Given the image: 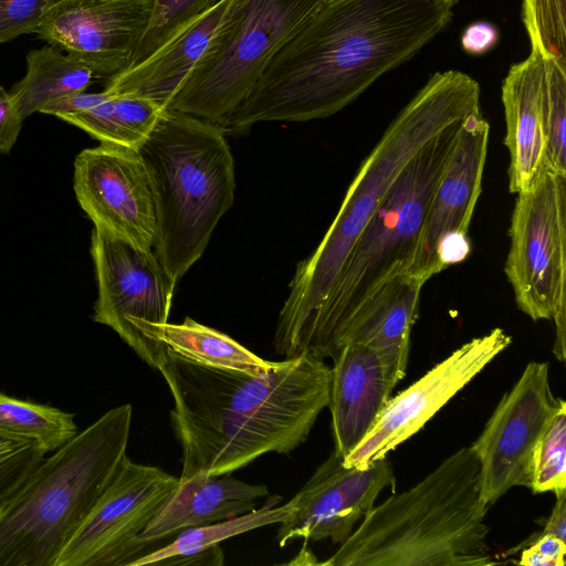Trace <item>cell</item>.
<instances>
[{
  "label": "cell",
  "mask_w": 566,
  "mask_h": 566,
  "mask_svg": "<svg viewBox=\"0 0 566 566\" xmlns=\"http://www.w3.org/2000/svg\"><path fill=\"white\" fill-rule=\"evenodd\" d=\"M563 402L552 392L549 365L528 363L471 446L480 461L481 495L488 506L513 486L530 488L535 447Z\"/></svg>",
  "instance_id": "obj_12"
},
{
  "label": "cell",
  "mask_w": 566,
  "mask_h": 566,
  "mask_svg": "<svg viewBox=\"0 0 566 566\" xmlns=\"http://www.w3.org/2000/svg\"><path fill=\"white\" fill-rule=\"evenodd\" d=\"M490 126L480 109L462 123L455 146L433 191L407 274L426 283L438 274L436 249L450 232L468 233L481 193Z\"/></svg>",
  "instance_id": "obj_17"
},
{
  "label": "cell",
  "mask_w": 566,
  "mask_h": 566,
  "mask_svg": "<svg viewBox=\"0 0 566 566\" xmlns=\"http://www.w3.org/2000/svg\"><path fill=\"white\" fill-rule=\"evenodd\" d=\"M544 62L534 50L512 65L502 84L510 154L509 189L518 193L547 170L546 136L543 118Z\"/></svg>",
  "instance_id": "obj_19"
},
{
  "label": "cell",
  "mask_w": 566,
  "mask_h": 566,
  "mask_svg": "<svg viewBox=\"0 0 566 566\" xmlns=\"http://www.w3.org/2000/svg\"><path fill=\"white\" fill-rule=\"evenodd\" d=\"M499 40L497 29L489 22L470 24L461 36V44L465 52L473 55L490 51Z\"/></svg>",
  "instance_id": "obj_37"
},
{
  "label": "cell",
  "mask_w": 566,
  "mask_h": 566,
  "mask_svg": "<svg viewBox=\"0 0 566 566\" xmlns=\"http://www.w3.org/2000/svg\"><path fill=\"white\" fill-rule=\"evenodd\" d=\"M396 479L387 457L364 468L347 467L333 450L294 495L296 509L280 523L276 539L285 546L294 538L344 543L375 506L378 495Z\"/></svg>",
  "instance_id": "obj_15"
},
{
  "label": "cell",
  "mask_w": 566,
  "mask_h": 566,
  "mask_svg": "<svg viewBox=\"0 0 566 566\" xmlns=\"http://www.w3.org/2000/svg\"><path fill=\"white\" fill-rule=\"evenodd\" d=\"M565 554V541L552 534L543 535L523 548L516 564L523 566H564Z\"/></svg>",
  "instance_id": "obj_33"
},
{
  "label": "cell",
  "mask_w": 566,
  "mask_h": 566,
  "mask_svg": "<svg viewBox=\"0 0 566 566\" xmlns=\"http://www.w3.org/2000/svg\"><path fill=\"white\" fill-rule=\"evenodd\" d=\"M481 465L461 448L410 489L374 506L325 566H488Z\"/></svg>",
  "instance_id": "obj_4"
},
{
  "label": "cell",
  "mask_w": 566,
  "mask_h": 566,
  "mask_svg": "<svg viewBox=\"0 0 566 566\" xmlns=\"http://www.w3.org/2000/svg\"><path fill=\"white\" fill-rule=\"evenodd\" d=\"M154 0H62L34 34L82 61L94 77L125 71L149 22Z\"/></svg>",
  "instance_id": "obj_16"
},
{
  "label": "cell",
  "mask_w": 566,
  "mask_h": 566,
  "mask_svg": "<svg viewBox=\"0 0 566 566\" xmlns=\"http://www.w3.org/2000/svg\"><path fill=\"white\" fill-rule=\"evenodd\" d=\"M137 332L160 343L180 356L210 367L263 375L276 365L245 348L229 335L202 325L190 317L179 324L133 322Z\"/></svg>",
  "instance_id": "obj_23"
},
{
  "label": "cell",
  "mask_w": 566,
  "mask_h": 566,
  "mask_svg": "<svg viewBox=\"0 0 566 566\" xmlns=\"http://www.w3.org/2000/svg\"><path fill=\"white\" fill-rule=\"evenodd\" d=\"M62 0H0V44L34 33L46 12Z\"/></svg>",
  "instance_id": "obj_32"
},
{
  "label": "cell",
  "mask_w": 566,
  "mask_h": 566,
  "mask_svg": "<svg viewBox=\"0 0 566 566\" xmlns=\"http://www.w3.org/2000/svg\"><path fill=\"white\" fill-rule=\"evenodd\" d=\"M137 151L155 202L153 250L177 284L234 202V160L218 124L172 108Z\"/></svg>",
  "instance_id": "obj_7"
},
{
  "label": "cell",
  "mask_w": 566,
  "mask_h": 566,
  "mask_svg": "<svg viewBox=\"0 0 566 566\" xmlns=\"http://www.w3.org/2000/svg\"><path fill=\"white\" fill-rule=\"evenodd\" d=\"M98 287L93 319L115 331L150 367L158 369L166 346L150 340L133 322H168L176 283L153 249L144 250L95 228L91 237Z\"/></svg>",
  "instance_id": "obj_10"
},
{
  "label": "cell",
  "mask_w": 566,
  "mask_h": 566,
  "mask_svg": "<svg viewBox=\"0 0 566 566\" xmlns=\"http://www.w3.org/2000/svg\"><path fill=\"white\" fill-rule=\"evenodd\" d=\"M533 493L566 491V403L551 419L538 440L531 465Z\"/></svg>",
  "instance_id": "obj_30"
},
{
  "label": "cell",
  "mask_w": 566,
  "mask_h": 566,
  "mask_svg": "<svg viewBox=\"0 0 566 566\" xmlns=\"http://www.w3.org/2000/svg\"><path fill=\"white\" fill-rule=\"evenodd\" d=\"M465 117L432 137L401 170L354 243L291 358L307 354L333 359L360 307L384 284L409 271L433 191Z\"/></svg>",
  "instance_id": "obj_6"
},
{
  "label": "cell",
  "mask_w": 566,
  "mask_h": 566,
  "mask_svg": "<svg viewBox=\"0 0 566 566\" xmlns=\"http://www.w3.org/2000/svg\"><path fill=\"white\" fill-rule=\"evenodd\" d=\"M133 407H114L44 458L0 504V566H55L127 455Z\"/></svg>",
  "instance_id": "obj_5"
},
{
  "label": "cell",
  "mask_w": 566,
  "mask_h": 566,
  "mask_svg": "<svg viewBox=\"0 0 566 566\" xmlns=\"http://www.w3.org/2000/svg\"><path fill=\"white\" fill-rule=\"evenodd\" d=\"M234 0H220L142 63L107 78L109 94L148 97L166 108L210 45Z\"/></svg>",
  "instance_id": "obj_21"
},
{
  "label": "cell",
  "mask_w": 566,
  "mask_h": 566,
  "mask_svg": "<svg viewBox=\"0 0 566 566\" xmlns=\"http://www.w3.org/2000/svg\"><path fill=\"white\" fill-rule=\"evenodd\" d=\"M269 494L264 484H250L228 474L203 473L180 481L139 536L153 545L184 530L228 520L255 507Z\"/></svg>",
  "instance_id": "obj_20"
},
{
  "label": "cell",
  "mask_w": 566,
  "mask_h": 566,
  "mask_svg": "<svg viewBox=\"0 0 566 566\" xmlns=\"http://www.w3.org/2000/svg\"><path fill=\"white\" fill-rule=\"evenodd\" d=\"M423 285L422 281L407 273L384 284L350 322L343 347L357 343L371 348L397 382L402 380Z\"/></svg>",
  "instance_id": "obj_22"
},
{
  "label": "cell",
  "mask_w": 566,
  "mask_h": 566,
  "mask_svg": "<svg viewBox=\"0 0 566 566\" xmlns=\"http://www.w3.org/2000/svg\"><path fill=\"white\" fill-rule=\"evenodd\" d=\"M281 500V496L272 495L260 509L212 524L184 530L171 543L146 553L134 560L130 566H168L176 558L219 546L222 541L239 534L282 523L292 516L296 509V500L293 496L287 503L277 505Z\"/></svg>",
  "instance_id": "obj_25"
},
{
  "label": "cell",
  "mask_w": 566,
  "mask_h": 566,
  "mask_svg": "<svg viewBox=\"0 0 566 566\" xmlns=\"http://www.w3.org/2000/svg\"><path fill=\"white\" fill-rule=\"evenodd\" d=\"M441 1L442 3H444L446 6L452 8L459 0H439Z\"/></svg>",
  "instance_id": "obj_40"
},
{
  "label": "cell",
  "mask_w": 566,
  "mask_h": 566,
  "mask_svg": "<svg viewBox=\"0 0 566 566\" xmlns=\"http://www.w3.org/2000/svg\"><path fill=\"white\" fill-rule=\"evenodd\" d=\"M94 75L82 61L49 44L27 55V73L9 92L24 119L49 103L84 92Z\"/></svg>",
  "instance_id": "obj_24"
},
{
  "label": "cell",
  "mask_w": 566,
  "mask_h": 566,
  "mask_svg": "<svg viewBox=\"0 0 566 566\" xmlns=\"http://www.w3.org/2000/svg\"><path fill=\"white\" fill-rule=\"evenodd\" d=\"M566 0H523L522 21L531 50L566 70Z\"/></svg>",
  "instance_id": "obj_29"
},
{
  "label": "cell",
  "mask_w": 566,
  "mask_h": 566,
  "mask_svg": "<svg viewBox=\"0 0 566 566\" xmlns=\"http://www.w3.org/2000/svg\"><path fill=\"white\" fill-rule=\"evenodd\" d=\"M480 109L479 83L459 71L438 72L399 112L361 163L334 221L301 261L279 313L273 347L291 357L357 238L405 166L449 124Z\"/></svg>",
  "instance_id": "obj_3"
},
{
  "label": "cell",
  "mask_w": 566,
  "mask_h": 566,
  "mask_svg": "<svg viewBox=\"0 0 566 566\" xmlns=\"http://www.w3.org/2000/svg\"><path fill=\"white\" fill-rule=\"evenodd\" d=\"M224 564L223 552L220 546H214L203 552L176 558L169 563L168 566H189V565H206V566H220Z\"/></svg>",
  "instance_id": "obj_39"
},
{
  "label": "cell",
  "mask_w": 566,
  "mask_h": 566,
  "mask_svg": "<svg viewBox=\"0 0 566 566\" xmlns=\"http://www.w3.org/2000/svg\"><path fill=\"white\" fill-rule=\"evenodd\" d=\"M219 1L154 0L149 22L127 69L142 63L164 48Z\"/></svg>",
  "instance_id": "obj_27"
},
{
  "label": "cell",
  "mask_w": 566,
  "mask_h": 566,
  "mask_svg": "<svg viewBox=\"0 0 566 566\" xmlns=\"http://www.w3.org/2000/svg\"><path fill=\"white\" fill-rule=\"evenodd\" d=\"M510 239L504 272L517 307L533 321H555L553 353L564 361L566 176L547 169L517 193Z\"/></svg>",
  "instance_id": "obj_9"
},
{
  "label": "cell",
  "mask_w": 566,
  "mask_h": 566,
  "mask_svg": "<svg viewBox=\"0 0 566 566\" xmlns=\"http://www.w3.org/2000/svg\"><path fill=\"white\" fill-rule=\"evenodd\" d=\"M471 252L468 233L450 232L441 238L436 249L437 270L440 273L448 266L463 262Z\"/></svg>",
  "instance_id": "obj_35"
},
{
  "label": "cell",
  "mask_w": 566,
  "mask_h": 566,
  "mask_svg": "<svg viewBox=\"0 0 566 566\" xmlns=\"http://www.w3.org/2000/svg\"><path fill=\"white\" fill-rule=\"evenodd\" d=\"M555 495V505L542 532L537 535L528 537L520 545L512 547L505 553V555L515 554L520 549H523L524 547L528 546L535 538L541 537L543 535L552 534L559 537L563 541H566V491Z\"/></svg>",
  "instance_id": "obj_38"
},
{
  "label": "cell",
  "mask_w": 566,
  "mask_h": 566,
  "mask_svg": "<svg viewBox=\"0 0 566 566\" xmlns=\"http://www.w3.org/2000/svg\"><path fill=\"white\" fill-rule=\"evenodd\" d=\"M157 370L174 401L180 481L228 474L265 453H290L306 441L329 400L332 368L307 354L256 376L205 366L166 347Z\"/></svg>",
  "instance_id": "obj_2"
},
{
  "label": "cell",
  "mask_w": 566,
  "mask_h": 566,
  "mask_svg": "<svg viewBox=\"0 0 566 566\" xmlns=\"http://www.w3.org/2000/svg\"><path fill=\"white\" fill-rule=\"evenodd\" d=\"M543 62V118L547 168L566 176V70L552 59Z\"/></svg>",
  "instance_id": "obj_28"
},
{
  "label": "cell",
  "mask_w": 566,
  "mask_h": 566,
  "mask_svg": "<svg viewBox=\"0 0 566 566\" xmlns=\"http://www.w3.org/2000/svg\"><path fill=\"white\" fill-rule=\"evenodd\" d=\"M329 0H234L210 45L166 108L219 124L274 53Z\"/></svg>",
  "instance_id": "obj_8"
},
{
  "label": "cell",
  "mask_w": 566,
  "mask_h": 566,
  "mask_svg": "<svg viewBox=\"0 0 566 566\" xmlns=\"http://www.w3.org/2000/svg\"><path fill=\"white\" fill-rule=\"evenodd\" d=\"M178 484L179 478L126 455L55 566H130L150 546L140 534Z\"/></svg>",
  "instance_id": "obj_11"
},
{
  "label": "cell",
  "mask_w": 566,
  "mask_h": 566,
  "mask_svg": "<svg viewBox=\"0 0 566 566\" xmlns=\"http://www.w3.org/2000/svg\"><path fill=\"white\" fill-rule=\"evenodd\" d=\"M329 400L335 453L345 459L371 430L397 386L369 347L349 343L333 358Z\"/></svg>",
  "instance_id": "obj_18"
},
{
  "label": "cell",
  "mask_w": 566,
  "mask_h": 566,
  "mask_svg": "<svg viewBox=\"0 0 566 566\" xmlns=\"http://www.w3.org/2000/svg\"><path fill=\"white\" fill-rule=\"evenodd\" d=\"M34 442L0 432V504H2L44 459Z\"/></svg>",
  "instance_id": "obj_31"
},
{
  "label": "cell",
  "mask_w": 566,
  "mask_h": 566,
  "mask_svg": "<svg viewBox=\"0 0 566 566\" xmlns=\"http://www.w3.org/2000/svg\"><path fill=\"white\" fill-rule=\"evenodd\" d=\"M74 191L95 228L150 250L156 238L154 196L135 148L101 143L74 161Z\"/></svg>",
  "instance_id": "obj_14"
},
{
  "label": "cell",
  "mask_w": 566,
  "mask_h": 566,
  "mask_svg": "<svg viewBox=\"0 0 566 566\" xmlns=\"http://www.w3.org/2000/svg\"><path fill=\"white\" fill-rule=\"evenodd\" d=\"M512 343L496 327L455 349L407 389L391 397L361 442L345 458L347 467L364 468L417 433Z\"/></svg>",
  "instance_id": "obj_13"
},
{
  "label": "cell",
  "mask_w": 566,
  "mask_h": 566,
  "mask_svg": "<svg viewBox=\"0 0 566 566\" xmlns=\"http://www.w3.org/2000/svg\"><path fill=\"white\" fill-rule=\"evenodd\" d=\"M0 432L55 451L78 431L74 415L0 392Z\"/></svg>",
  "instance_id": "obj_26"
},
{
  "label": "cell",
  "mask_w": 566,
  "mask_h": 566,
  "mask_svg": "<svg viewBox=\"0 0 566 566\" xmlns=\"http://www.w3.org/2000/svg\"><path fill=\"white\" fill-rule=\"evenodd\" d=\"M23 118L11 95L0 85V154H9L21 130Z\"/></svg>",
  "instance_id": "obj_34"
},
{
  "label": "cell",
  "mask_w": 566,
  "mask_h": 566,
  "mask_svg": "<svg viewBox=\"0 0 566 566\" xmlns=\"http://www.w3.org/2000/svg\"><path fill=\"white\" fill-rule=\"evenodd\" d=\"M439 0H329L271 57L241 104L218 125L325 118L412 57L450 22Z\"/></svg>",
  "instance_id": "obj_1"
},
{
  "label": "cell",
  "mask_w": 566,
  "mask_h": 566,
  "mask_svg": "<svg viewBox=\"0 0 566 566\" xmlns=\"http://www.w3.org/2000/svg\"><path fill=\"white\" fill-rule=\"evenodd\" d=\"M107 96L108 93L105 91L99 93H86L84 91L55 99L44 106L40 113L54 115L56 117L78 113L96 106Z\"/></svg>",
  "instance_id": "obj_36"
}]
</instances>
